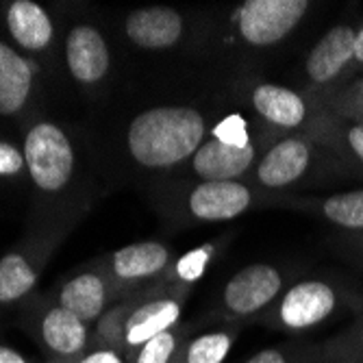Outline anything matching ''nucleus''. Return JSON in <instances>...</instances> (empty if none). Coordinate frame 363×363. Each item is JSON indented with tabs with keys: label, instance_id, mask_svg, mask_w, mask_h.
Masks as SVG:
<instances>
[{
	"label": "nucleus",
	"instance_id": "8",
	"mask_svg": "<svg viewBox=\"0 0 363 363\" xmlns=\"http://www.w3.org/2000/svg\"><path fill=\"white\" fill-rule=\"evenodd\" d=\"M70 72L81 83H94L103 79L109 68V50L103 35L91 26H77L65 42Z\"/></svg>",
	"mask_w": 363,
	"mask_h": 363
},
{
	"label": "nucleus",
	"instance_id": "12",
	"mask_svg": "<svg viewBox=\"0 0 363 363\" xmlns=\"http://www.w3.org/2000/svg\"><path fill=\"white\" fill-rule=\"evenodd\" d=\"M309 163V146L301 140H285L261 159L257 177L268 187H283L298 179Z\"/></svg>",
	"mask_w": 363,
	"mask_h": 363
},
{
	"label": "nucleus",
	"instance_id": "19",
	"mask_svg": "<svg viewBox=\"0 0 363 363\" xmlns=\"http://www.w3.org/2000/svg\"><path fill=\"white\" fill-rule=\"evenodd\" d=\"M35 285V272L20 255L0 261V303H13Z\"/></svg>",
	"mask_w": 363,
	"mask_h": 363
},
{
	"label": "nucleus",
	"instance_id": "24",
	"mask_svg": "<svg viewBox=\"0 0 363 363\" xmlns=\"http://www.w3.org/2000/svg\"><path fill=\"white\" fill-rule=\"evenodd\" d=\"M209 255H211V248L209 246H203V248H196L191 250L189 255H185L179 266H177V272L183 281H196L201 279L203 272H205V266L209 261Z\"/></svg>",
	"mask_w": 363,
	"mask_h": 363
},
{
	"label": "nucleus",
	"instance_id": "25",
	"mask_svg": "<svg viewBox=\"0 0 363 363\" xmlns=\"http://www.w3.org/2000/svg\"><path fill=\"white\" fill-rule=\"evenodd\" d=\"M22 166H24V155L16 146L0 142V174L3 177L18 174Z\"/></svg>",
	"mask_w": 363,
	"mask_h": 363
},
{
	"label": "nucleus",
	"instance_id": "3",
	"mask_svg": "<svg viewBox=\"0 0 363 363\" xmlns=\"http://www.w3.org/2000/svg\"><path fill=\"white\" fill-rule=\"evenodd\" d=\"M307 7V0H248L238 13V28L248 44L270 46L301 22Z\"/></svg>",
	"mask_w": 363,
	"mask_h": 363
},
{
	"label": "nucleus",
	"instance_id": "27",
	"mask_svg": "<svg viewBox=\"0 0 363 363\" xmlns=\"http://www.w3.org/2000/svg\"><path fill=\"white\" fill-rule=\"evenodd\" d=\"M79 363H124L118 352L113 350H96L87 357H83Z\"/></svg>",
	"mask_w": 363,
	"mask_h": 363
},
{
	"label": "nucleus",
	"instance_id": "30",
	"mask_svg": "<svg viewBox=\"0 0 363 363\" xmlns=\"http://www.w3.org/2000/svg\"><path fill=\"white\" fill-rule=\"evenodd\" d=\"M354 59L363 61V28L357 33V40H354Z\"/></svg>",
	"mask_w": 363,
	"mask_h": 363
},
{
	"label": "nucleus",
	"instance_id": "18",
	"mask_svg": "<svg viewBox=\"0 0 363 363\" xmlns=\"http://www.w3.org/2000/svg\"><path fill=\"white\" fill-rule=\"evenodd\" d=\"M168 263V250L157 242H140L124 246L113 255V268L120 279L133 281L159 272Z\"/></svg>",
	"mask_w": 363,
	"mask_h": 363
},
{
	"label": "nucleus",
	"instance_id": "14",
	"mask_svg": "<svg viewBox=\"0 0 363 363\" xmlns=\"http://www.w3.org/2000/svg\"><path fill=\"white\" fill-rule=\"evenodd\" d=\"M7 24L13 40L28 50H42L52 40L50 18L40 5L30 3V0H16L9 7Z\"/></svg>",
	"mask_w": 363,
	"mask_h": 363
},
{
	"label": "nucleus",
	"instance_id": "29",
	"mask_svg": "<svg viewBox=\"0 0 363 363\" xmlns=\"http://www.w3.org/2000/svg\"><path fill=\"white\" fill-rule=\"evenodd\" d=\"M0 363H26L24 357L20 352H16L13 348L0 346Z\"/></svg>",
	"mask_w": 363,
	"mask_h": 363
},
{
	"label": "nucleus",
	"instance_id": "9",
	"mask_svg": "<svg viewBox=\"0 0 363 363\" xmlns=\"http://www.w3.org/2000/svg\"><path fill=\"white\" fill-rule=\"evenodd\" d=\"M252 159H255L252 146H230L211 140L196 150L194 170L205 181H230L246 172Z\"/></svg>",
	"mask_w": 363,
	"mask_h": 363
},
{
	"label": "nucleus",
	"instance_id": "23",
	"mask_svg": "<svg viewBox=\"0 0 363 363\" xmlns=\"http://www.w3.org/2000/svg\"><path fill=\"white\" fill-rule=\"evenodd\" d=\"M213 140L230 144V146H250L246 120L242 116H228L213 128Z\"/></svg>",
	"mask_w": 363,
	"mask_h": 363
},
{
	"label": "nucleus",
	"instance_id": "22",
	"mask_svg": "<svg viewBox=\"0 0 363 363\" xmlns=\"http://www.w3.org/2000/svg\"><path fill=\"white\" fill-rule=\"evenodd\" d=\"M179 340L172 331L161 333L152 340H148L144 346H140L138 361L135 363H170L177 354Z\"/></svg>",
	"mask_w": 363,
	"mask_h": 363
},
{
	"label": "nucleus",
	"instance_id": "6",
	"mask_svg": "<svg viewBox=\"0 0 363 363\" xmlns=\"http://www.w3.org/2000/svg\"><path fill=\"white\" fill-rule=\"evenodd\" d=\"M248 205L250 191L235 181H207L189 196V209L201 220H230Z\"/></svg>",
	"mask_w": 363,
	"mask_h": 363
},
{
	"label": "nucleus",
	"instance_id": "10",
	"mask_svg": "<svg viewBox=\"0 0 363 363\" xmlns=\"http://www.w3.org/2000/svg\"><path fill=\"white\" fill-rule=\"evenodd\" d=\"M354 40L357 33L348 26L331 28L311 50L307 59V74L318 83L335 79L344 65L354 59Z\"/></svg>",
	"mask_w": 363,
	"mask_h": 363
},
{
	"label": "nucleus",
	"instance_id": "2",
	"mask_svg": "<svg viewBox=\"0 0 363 363\" xmlns=\"http://www.w3.org/2000/svg\"><path fill=\"white\" fill-rule=\"evenodd\" d=\"M24 163L42 189L57 191L72 177L74 155L68 138L55 124H38L28 130L24 144Z\"/></svg>",
	"mask_w": 363,
	"mask_h": 363
},
{
	"label": "nucleus",
	"instance_id": "1",
	"mask_svg": "<svg viewBox=\"0 0 363 363\" xmlns=\"http://www.w3.org/2000/svg\"><path fill=\"white\" fill-rule=\"evenodd\" d=\"M205 120L189 107H157L140 113L128 128V148L142 166L170 168L201 148Z\"/></svg>",
	"mask_w": 363,
	"mask_h": 363
},
{
	"label": "nucleus",
	"instance_id": "7",
	"mask_svg": "<svg viewBox=\"0 0 363 363\" xmlns=\"http://www.w3.org/2000/svg\"><path fill=\"white\" fill-rule=\"evenodd\" d=\"M183 33V20L166 7L138 9L126 20V35L142 48H170Z\"/></svg>",
	"mask_w": 363,
	"mask_h": 363
},
{
	"label": "nucleus",
	"instance_id": "17",
	"mask_svg": "<svg viewBox=\"0 0 363 363\" xmlns=\"http://www.w3.org/2000/svg\"><path fill=\"white\" fill-rule=\"evenodd\" d=\"M59 303H61L59 307L68 309L70 313H74L79 320L87 324L89 320H96L105 309L107 303L105 283L96 274H81L61 289Z\"/></svg>",
	"mask_w": 363,
	"mask_h": 363
},
{
	"label": "nucleus",
	"instance_id": "31",
	"mask_svg": "<svg viewBox=\"0 0 363 363\" xmlns=\"http://www.w3.org/2000/svg\"><path fill=\"white\" fill-rule=\"evenodd\" d=\"M359 350L363 354V328H361V333H359Z\"/></svg>",
	"mask_w": 363,
	"mask_h": 363
},
{
	"label": "nucleus",
	"instance_id": "16",
	"mask_svg": "<svg viewBox=\"0 0 363 363\" xmlns=\"http://www.w3.org/2000/svg\"><path fill=\"white\" fill-rule=\"evenodd\" d=\"M255 109L279 126H298L305 120V103L298 94L279 85H259L252 94Z\"/></svg>",
	"mask_w": 363,
	"mask_h": 363
},
{
	"label": "nucleus",
	"instance_id": "11",
	"mask_svg": "<svg viewBox=\"0 0 363 363\" xmlns=\"http://www.w3.org/2000/svg\"><path fill=\"white\" fill-rule=\"evenodd\" d=\"M181 315V305L174 298H159L138 307L124 322V342L133 348L144 346L148 340L170 331Z\"/></svg>",
	"mask_w": 363,
	"mask_h": 363
},
{
	"label": "nucleus",
	"instance_id": "26",
	"mask_svg": "<svg viewBox=\"0 0 363 363\" xmlns=\"http://www.w3.org/2000/svg\"><path fill=\"white\" fill-rule=\"evenodd\" d=\"M246 363H289V359L279 348H266L257 352L255 357H250Z\"/></svg>",
	"mask_w": 363,
	"mask_h": 363
},
{
	"label": "nucleus",
	"instance_id": "28",
	"mask_svg": "<svg viewBox=\"0 0 363 363\" xmlns=\"http://www.w3.org/2000/svg\"><path fill=\"white\" fill-rule=\"evenodd\" d=\"M348 142H350L352 150L357 152V157L363 161V124H357V126H352V128H350Z\"/></svg>",
	"mask_w": 363,
	"mask_h": 363
},
{
	"label": "nucleus",
	"instance_id": "15",
	"mask_svg": "<svg viewBox=\"0 0 363 363\" xmlns=\"http://www.w3.org/2000/svg\"><path fill=\"white\" fill-rule=\"evenodd\" d=\"M42 337L46 346L57 354H77L87 344V326L74 313L63 307H55L42 322Z\"/></svg>",
	"mask_w": 363,
	"mask_h": 363
},
{
	"label": "nucleus",
	"instance_id": "20",
	"mask_svg": "<svg viewBox=\"0 0 363 363\" xmlns=\"http://www.w3.org/2000/svg\"><path fill=\"white\" fill-rule=\"evenodd\" d=\"M233 344V335L226 331L205 333L189 342L183 352V363H222Z\"/></svg>",
	"mask_w": 363,
	"mask_h": 363
},
{
	"label": "nucleus",
	"instance_id": "21",
	"mask_svg": "<svg viewBox=\"0 0 363 363\" xmlns=\"http://www.w3.org/2000/svg\"><path fill=\"white\" fill-rule=\"evenodd\" d=\"M324 216L348 228H363V189L328 198L324 203Z\"/></svg>",
	"mask_w": 363,
	"mask_h": 363
},
{
	"label": "nucleus",
	"instance_id": "13",
	"mask_svg": "<svg viewBox=\"0 0 363 363\" xmlns=\"http://www.w3.org/2000/svg\"><path fill=\"white\" fill-rule=\"evenodd\" d=\"M30 65L7 44L0 42V113L20 111L30 91Z\"/></svg>",
	"mask_w": 363,
	"mask_h": 363
},
{
	"label": "nucleus",
	"instance_id": "5",
	"mask_svg": "<svg viewBox=\"0 0 363 363\" xmlns=\"http://www.w3.org/2000/svg\"><path fill=\"white\" fill-rule=\"evenodd\" d=\"M335 309V291L326 283L307 281L291 287L279 307V320L283 326L303 331L324 322Z\"/></svg>",
	"mask_w": 363,
	"mask_h": 363
},
{
	"label": "nucleus",
	"instance_id": "4",
	"mask_svg": "<svg viewBox=\"0 0 363 363\" xmlns=\"http://www.w3.org/2000/svg\"><path fill=\"white\" fill-rule=\"evenodd\" d=\"M281 274L270 266H248L224 287V305L235 315H252L277 298Z\"/></svg>",
	"mask_w": 363,
	"mask_h": 363
}]
</instances>
